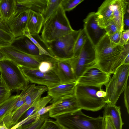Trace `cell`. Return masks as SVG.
<instances>
[{
    "instance_id": "cell-9",
    "label": "cell",
    "mask_w": 129,
    "mask_h": 129,
    "mask_svg": "<svg viewBox=\"0 0 129 129\" xmlns=\"http://www.w3.org/2000/svg\"><path fill=\"white\" fill-rule=\"evenodd\" d=\"M96 59L95 46L88 38L78 55L70 59L77 80L87 69L95 64Z\"/></svg>"
},
{
    "instance_id": "cell-2",
    "label": "cell",
    "mask_w": 129,
    "mask_h": 129,
    "mask_svg": "<svg viewBox=\"0 0 129 129\" xmlns=\"http://www.w3.org/2000/svg\"><path fill=\"white\" fill-rule=\"evenodd\" d=\"M61 5L44 23L41 39L50 42L74 31Z\"/></svg>"
},
{
    "instance_id": "cell-30",
    "label": "cell",
    "mask_w": 129,
    "mask_h": 129,
    "mask_svg": "<svg viewBox=\"0 0 129 129\" xmlns=\"http://www.w3.org/2000/svg\"><path fill=\"white\" fill-rule=\"evenodd\" d=\"M23 33V35L28 38L37 47L39 50L40 55H45L52 57L47 50L30 34L27 27L24 30Z\"/></svg>"
},
{
    "instance_id": "cell-23",
    "label": "cell",
    "mask_w": 129,
    "mask_h": 129,
    "mask_svg": "<svg viewBox=\"0 0 129 129\" xmlns=\"http://www.w3.org/2000/svg\"><path fill=\"white\" fill-rule=\"evenodd\" d=\"M36 86L34 84H28L25 88L22 90L19 94L17 101L11 108L9 113L6 116H9L12 115L24 103L26 97L34 90Z\"/></svg>"
},
{
    "instance_id": "cell-27",
    "label": "cell",
    "mask_w": 129,
    "mask_h": 129,
    "mask_svg": "<svg viewBox=\"0 0 129 129\" xmlns=\"http://www.w3.org/2000/svg\"><path fill=\"white\" fill-rule=\"evenodd\" d=\"M61 1L62 0H48L45 10L42 14L44 23L57 9Z\"/></svg>"
},
{
    "instance_id": "cell-34",
    "label": "cell",
    "mask_w": 129,
    "mask_h": 129,
    "mask_svg": "<svg viewBox=\"0 0 129 129\" xmlns=\"http://www.w3.org/2000/svg\"><path fill=\"white\" fill-rule=\"evenodd\" d=\"M52 57L49 59L42 61L40 64L38 69L41 72L44 73H47L52 71L53 65L51 61Z\"/></svg>"
},
{
    "instance_id": "cell-41",
    "label": "cell",
    "mask_w": 129,
    "mask_h": 129,
    "mask_svg": "<svg viewBox=\"0 0 129 129\" xmlns=\"http://www.w3.org/2000/svg\"><path fill=\"white\" fill-rule=\"evenodd\" d=\"M129 29L123 31L122 33L121 43L124 45L129 42Z\"/></svg>"
},
{
    "instance_id": "cell-8",
    "label": "cell",
    "mask_w": 129,
    "mask_h": 129,
    "mask_svg": "<svg viewBox=\"0 0 129 129\" xmlns=\"http://www.w3.org/2000/svg\"><path fill=\"white\" fill-rule=\"evenodd\" d=\"M102 87L77 85L75 95L81 110L98 111L106 104L104 98L98 97L97 91Z\"/></svg>"
},
{
    "instance_id": "cell-49",
    "label": "cell",
    "mask_w": 129,
    "mask_h": 129,
    "mask_svg": "<svg viewBox=\"0 0 129 129\" xmlns=\"http://www.w3.org/2000/svg\"><path fill=\"white\" fill-rule=\"evenodd\" d=\"M21 126H19V127H16L14 129H20V128H21ZM9 129H11L10 128Z\"/></svg>"
},
{
    "instance_id": "cell-46",
    "label": "cell",
    "mask_w": 129,
    "mask_h": 129,
    "mask_svg": "<svg viewBox=\"0 0 129 129\" xmlns=\"http://www.w3.org/2000/svg\"><path fill=\"white\" fill-rule=\"evenodd\" d=\"M0 21L2 22H4V21H3V20L2 17L1 16V13L0 12Z\"/></svg>"
},
{
    "instance_id": "cell-47",
    "label": "cell",
    "mask_w": 129,
    "mask_h": 129,
    "mask_svg": "<svg viewBox=\"0 0 129 129\" xmlns=\"http://www.w3.org/2000/svg\"><path fill=\"white\" fill-rule=\"evenodd\" d=\"M5 126H6V125L4 124H3V125H0V129L4 127Z\"/></svg>"
},
{
    "instance_id": "cell-42",
    "label": "cell",
    "mask_w": 129,
    "mask_h": 129,
    "mask_svg": "<svg viewBox=\"0 0 129 129\" xmlns=\"http://www.w3.org/2000/svg\"><path fill=\"white\" fill-rule=\"evenodd\" d=\"M124 30L129 29V10L127 7L123 19Z\"/></svg>"
},
{
    "instance_id": "cell-16",
    "label": "cell",
    "mask_w": 129,
    "mask_h": 129,
    "mask_svg": "<svg viewBox=\"0 0 129 129\" xmlns=\"http://www.w3.org/2000/svg\"><path fill=\"white\" fill-rule=\"evenodd\" d=\"M114 1H105L95 12L97 23L102 29H104L113 20Z\"/></svg>"
},
{
    "instance_id": "cell-18",
    "label": "cell",
    "mask_w": 129,
    "mask_h": 129,
    "mask_svg": "<svg viewBox=\"0 0 129 129\" xmlns=\"http://www.w3.org/2000/svg\"><path fill=\"white\" fill-rule=\"evenodd\" d=\"M127 0H114L112 21L119 30L124 31L123 19L129 2Z\"/></svg>"
},
{
    "instance_id": "cell-39",
    "label": "cell",
    "mask_w": 129,
    "mask_h": 129,
    "mask_svg": "<svg viewBox=\"0 0 129 129\" xmlns=\"http://www.w3.org/2000/svg\"><path fill=\"white\" fill-rule=\"evenodd\" d=\"M122 32L120 30H118L112 36H109L111 41L116 44H121V37Z\"/></svg>"
},
{
    "instance_id": "cell-40",
    "label": "cell",
    "mask_w": 129,
    "mask_h": 129,
    "mask_svg": "<svg viewBox=\"0 0 129 129\" xmlns=\"http://www.w3.org/2000/svg\"><path fill=\"white\" fill-rule=\"evenodd\" d=\"M53 105L51 104L46 107L42 108L36 112L37 117L38 119H39L41 116L48 112L52 107Z\"/></svg>"
},
{
    "instance_id": "cell-43",
    "label": "cell",
    "mask_w": 129,
    "mask_h": 129,
    "mask_svg": "<svg viewBox=\"0 0 129 129\" xmlns=\"http://www.w3.org/2000/svg\"><path fill=\"white\" fill-rule=\"evenodd\" d=\"M96 95L99 98H104L106 95V92L102 89L97 91Z\"/></svg>"
},
{
    "instance_id": "cell-21",
    "label": "cell",
    "mask_w": 129,
    "mask_h": 129,
    "mask_svg": "<svg viewBox=\"0 0 129 129\" xmlns=\"http://www.w3.org/2000/svg\"><path fill=\"white\" fill-rule=\"evenodd\" d=\"M51 100V97L48 95L45 97L42 98L41 97L38 98L21 117L18 123L25 119L30 115L34 114L45 107Z\"/></svg>"
},
{
    "instance_id": "cell-32",
    "label": "cell",
    "mask_w": 129,
    "mask_h": 129,
    "mask_svg": "<svg viewBox=\"0 0 129 129\" xmlns=\"http://www.w3.org/2000/svg\"><path fill=\"white\" fill-rule=\"evenodd\" d=\"M84 0H62L60 5L65 12L71 11Z\"/></svg>"
},
{
    "instance_id": "cell-33",
    "label": "cell",
    "mask_w": 129,
    "mask_h": 129,
    "mask_svg": "<svg viewBox=\"0 0 129 129\" xmlns=\"http://www.w3.org/2000/svg\"><path fill=\"white\" fill-rule=\"evenodd\" d=\"M49 117L48 113H47L41 116L38 121L25 126H21L20 129H40L45 121Z\"/></svg>"
},
{
    "instance_id": "cell-12",
    "label": "cell",
    "mask_w": 129,
    "mask_h": 129,
    "mask_svg": "<svg viewBox=\"0 0 129 129\" xmlns=\"http://www.w3.org/2000/svg\"><path fill=\"white\" fill-rule=\"evenodd\" d=\"M53 106L48 112L49 117L55 118L60 115L81 110L75 95L65 97L51 103Z\"/></svg>"
},
{
    "instance_id": "cell-10",
    "label": "cell",
    "mask_w": 129,
    "mask_h": 129,
    "mask_svg": "<svg viewBox=\"0 0 129 129\" xmlns=\"http://www.w3.org/2000/svg\"><path fill=\"white\" fill-rule=\"evenodd\" d=\"M111 75L103 72L95 64L87 69L79 77L76 81L77 85L106 86L111 78Z\"/></svg>"
},
{
    "instance_id": "cell-6",
    "label": "cell",
    "mask_w": 129,
    "mask_h": 129,
    "mask_svg": "<svg viewBox=\"0 0 129 129\" xmlns=\"http://www.w3.org/2000/svg\"><path fill=\"white\" fill-rule=\"evenodd\" d=\"M106 86V95L104 98L106 104L116 105L121 94L127 85L129 64H123L113 74Z\"/></svg>"
},
{
    "instance_id": "cell-17",
    "label": "cell",
    "mask_w": 129,
    "mask_h": 129,
    "mask_svg": "<svg viewBox=\"0 0 129 129\" xmlns=\"http://www.w3.org/2000/svg\"><path fill=\"white\" fill-rule=\"evenodd\" d=\"M76 81L72 83L61 84L48 89V95L52 98L50 103L58 100L75 95Z\"/></svg>"
},
{
    "instance_id": "cell-7",
    "label": "cell",
    "mask_w": 129,
    "mask_h": 129,
    "mask_svg": "<svg viewBox=\"0 0 129 129\" xmlns=\"http://www.w3.org/2000/svg\"><path fill=\"white\" fill-rule=\"evenodd\" d=\"M0 51L7 59L13 61L20 67L32 69H38L40 63L48 59L49 57L45 55H30L12 44L0 47Z\"/></svg>"
},
{
    "instance_id": "cell-11",
    "label": "cell",
    "mask_w": 129,
    "mask_h": 129,
    "mask_svg": "<svg viewBox=\"0 0 129 129\" xmlns=\"http://www.w3.org/2000/svg\"><path fill=\"white\" fill-rule=\"evenodd\" d=\"M20 67L29 83L46 86L48 89L61 84L59 79L52 71L44 73L38 69Z\"/></svg>"
},
{
    "instance_id": "cell-4",
    "label": "cell",
    "mask_w": 129,
    "mask_h": 129,
    "mask_svg": "<svg viewBox=\"0 0 129 129\" xmlns=\"http://www.w3.org/2000/svg\"><path fill=\"white\" fill-rule=\"evenodd\" d=\"M81 29L74 30L50 42L43 41L39 37V38L53 58L56 59H69L74 57V46Z\"/></svg>"
},
{
    "instance_id": "cell-44",
    "label": "cell",
    "mask_w": 129,
    "mask_h": 129,
    "mask_svg": "<svg viewBox=\"0 0 129 129\" xmlns=\"http://www.w3.org/2000/svg\"><path fill=\"white\" fill-rule=\"evenodd\" d=\"M12 44V43L4 40L0 37V47Z\"/></svg>"
},
{
    "instance_id": "cell-22",
    "label": "cell",
    "mask_w": 129,
    "mask_h": 129,
    "mask_svg": "<svg viewBox=\"0 0 129 129\" xmlns=\"http://www.w3.org/2000/svg\"><path fill=\"white\" fill-rule=\"evenodd\" d=\"M16 5V0H0V12L5 23L14 13Z\"/></svg>"
},
{
    "instance_id": "cell-45",
    "label": "cell",
    "mask_w": 129,
    "mask_h": 129,
    "mask_svg": "<svg viewBox=\"0 0 129 129\" xmlns=\"http://www.w3.org/2000/svg\"><path fill=\"white\" fill-rule=\"evenodd\" d=\"M7 59H8L6 58L4 55L0 51V61Z\"/></svg>"
},
{
    "instance_id": "cell-35",
    "label": "cell",
    "mask_w": 129,
    "mask_h": 129,
    "mask_svg": "<svg viewBox=\"0 0 129 129\" xmlns=\"http://www.w3.org/2000/svg\"><path fill=\"white\" fill-rule=\"evenodd\" d=\"M40 129H64L56 120L49 118L45 121Z\"/></svg>"
},
{
    "instance_id": "cell-28",
    "label": "cell",
    "mask_w": 129,
    "mask_h": 129,
    "mask_svg": "<svg viewBox=\"0 0 129 129\" xmlns=\"http://www.w3.org/2000/svg\"><path fill=\"white\" fill-rule=\"evenodd\" d=\"M87 38V36L85 31L83 29H81L75 44L74 49V57L78 55L79 54Z\"/></svg>"
},
{
    "instance_id": "cell-31",
    "label": "cell",
    "mask_w": 129,
    "mask_h": 129,
    "mask_svg": "<svg viewBox=\"0 0 129 129\" xmlns=\"http://www.w3.org/2000/svg\"><path fill=\"white\" fill-rule=\"evenodd\" d=\"M11 92L0 75V104L11 96Z\"/></svg>"
},
{
    "instance_id": "cell-26",
    "label": "cell",
    "mask_w": 129,
    "mask_h": 129,
    "mask_svg": "<svg viewBox=\"0 0 129 129\" xmlns=\"http://www.w3.org/2000/svg\"><path fill=\"white\" fill-rule=\"evenodd\" d=\"M23 38L22 43L21 45L22 47L20 48L24 52L30 55H40L39 50L37 47L26 37L24 36Z\"/></svg>"
},
{
    "instance_id": "cell-15",
    "label": "cell",
    "mask_w": 129,
    "mask_h": 129,
    "mask_svg": "<svg viewBox=\"0 0 129 129\" xmlns=\"http://www.w3.org/2000/svg\"><path fill=\"white\" fill-rule=\"evenodd\" d=\"M27 10L16 15H13L6 22L14 38L24 36L23 31L26 27Z\"/></svg>"
},
{
    "instance_id": "cell-25",
    "label": "cell",
    "mask_w": 129,
    "mask_h": 129,
    "mask_svg": "<svg viewBox=\"0 0 129 129\" xmlns=\"http://www.w3.org/2000/svg\"><path fill=\"white\" fill-rule=\"evenodd\" d=\"M19 94L11 96L0 104V120L7 115L17 101Z\"/></svg>"
},
{
    "instance_id": "cell-37",
    "label": "cell",
    "mask_w": 129,
    "mask_h": 129,
    "mask_svg": "<svg viewBox=\"0 0 129 129\" xmlns=\"http://www.w3.org/2000/svg\"><path fill=\"white\" fill-rule=\"evenodd\" d=\"M103 117L104 120V129H116L109 116H106Z\"/></svg>"
},
{
    "instance_id": "cell-20",
    "label": "cell",
    "mask_w": 129,
    "mask_h": 129,
    "mask_svg": "<svg viewBox=\"0 0 129 129\" xmlns=\"http://www.w3.org/2000/svg\"><path fill=\"white\" fill-rule=\"evenodd\" d=\"M104 107L103 116H109L115 129H122L124 123L121 117L120 107L116 105L106 104Z\"/></svg>"
},
{
    "instance_id": "cell-29",
    "label": "cell",
    "mask_w": 129,
    "mask_h": 129,
    "mask_svg": "<svg viewBox=\"0 0 129 129\" xmlns=\"http://www.w3.org/2000/svg\"><path fill=\"white\" fill-rule=\"evenodd\" d=\"M0 37L4 40L13 43L15 39L7 24L0 21Z\"/></svg>"
},
{
    "instance_id": "cell-3",
    "label": "cell",
    "mask_w": 129,
    "mask_h": 129,
    "mask_svg": "<svg viewBox=\"0 0 129 129\" xmlns=\"http://www.w3.org/2000/svg\"><path fill=\"white\" fill-rule=\"evenodd\" d=\"M80 110L59 116L56 121L64 129H104L103 117H93Z\"/></svg>"
},
{
    "instance_id": "cell-36",
    "label": "cell",
    "mask_w": 129,
    "mask_h": 129,
    "mask_svg": "<svg viewBox=\"0 0 129 129\" xmlns=\"http://www.w3.org/2000/svg\"><path fill=\"white\" fill-rule=\"evenodd\" d=\"M106 34L109 37L114 35L119 30L113 21L109 23L104 28Z\"/></svg>"
},
{
    "instance_id": "cell-24",
    "label": "cell",
    "mask_w": 129,
    "mask_h": 129,
    "mask_svg": "<svg viewBox=\"0 0 129 129\" xmlns=\"http://www.w3.org/2000/svg\"><path fill=\"white\" fill-rule=\"evenodd\" d=\"M28 9H30L42 14L46 8L48 0H24Z\"/></svg>"
},
{
    "instance_id": "cell-14",
    "label": "cell",
    "mask_w": 129,
    "mask_h": 129,
    "mask_svg": "<svg viewBox=\"0 0 129 129\" xmlns=\"http://www.w3.org/2000/svg\"><path fill=\"white\" fill-rule=\"evenodd\" d=\"M95 12L89 13L84 20L83 29L88 38L95 46L106 34L104 29L100 28L96 21Z\"/></svg>"
},
{
    "instance_id": "cell-38",
    "label": "cell",
    "mask_w": 129,
    "mask_h": 129,
    "mask_svg": "<svg viewBox=\"0 0 129 129\" xmlns=\"http://www.w3.org/2000/svg\"><path fill=\"white\" fill-rule=\"evenodd\" d=\"M124 102L127 113H129V87L127 85L124 91Z\"/></svg>"
},
{
    "instance_id": "cell-19",
    "label": "cell",
    "mask_w": 129,
    "mask_h": 129,
    "mask_svg": "<svg viewBox=\"0 0 129 129\" xmlns=\"http://www.w3.org/2000/svg\"><path fill=\"white\" fill-rule=\"evenodd\" d=\"M26 27L32 36L38 35L43 27L44 20L42 14L30 9L27 10Z\"/></svg>"
},
{
    "instance_id": "cell-1",
    "label": "cell",
    "mask_w": 129,
    "mask_h": 129,
    "mask_svg": "<svg viewBox=\"0 0 129 129\" xmlns=\"http://www.w3.org/2000/svg\"><path fill=\"white\" fill-rule=\"evenodd\" d=\"M123 48V45L113 43L106 34L95 46V64L103 72L113 74L126 57L122 54Z\"/></svg>"
},
{
    "instance_id": "cell-48",
    "label": "cell",
    "mask_w": 129,
    "mask_h": 129,
    "mask_svg": "<svg viewBox=\"0 0 129 129\" xmlns=\"http://www.w3.org/2000/svg\"><path fill=\"white\" fill-rule=\"evenodd\" d=\"M0 129H9L8 128V127H7V126H5L4 127L1 128Z\"/></svg>"
},
{
    "instance_id": "cell-13",
    "label": "cell",
    "mask_w": 129,
    "mask_h": 129,
    "mask_svg": "<svg viewBox=\"0 0 129 129\" xmlns=\"http://www.w3.org/2000/svg\"><path fill=\"white\" fill-rule=\"evenodd\" d=\"M70 59L51 58L53 65L52 71L57 77L61 84L69 83L77 81Z\"/></svg>"
},
{
    "instance_id": "cell-5",
    "label": "cell",
    "mask_w": 129,
    "mask_h": 129,
    "mask_svg": "<svg viewBox=\"0 0 129 129\" xmlns=\"http://www.w3.org/2000/svg\"><path fill=\"white\" fill-rule=\"evenodd\" d=\"M0 72L1 77L11 92L22 90L28 84L20 67L10 60L0 61Z\"/></svg>"
}]
</instances>
